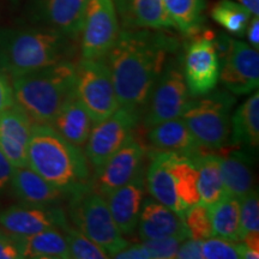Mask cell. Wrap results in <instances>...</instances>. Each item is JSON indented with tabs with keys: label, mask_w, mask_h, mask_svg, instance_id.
I'll list each match as a JSON object with an SVG mask.
<instances>
[{
	"label": "cell",
	"mask_w": 259,
	"mask_h": 259,
	"mask_svg": "<svg viewBox=\"0 0 259 259\" xmlns=\"http://www.w3.org/2000/svg\"><path fill=\"white\" fill-rule=\"evenodd\" d=\"M178 48L176 38L163 30L122 29L103 58L108 65L119 107L142 114L169 54Z\"/></svg>",
	"instance_id": "1"
},
{
	"label": "cell",
	"mask_w": 259,
	"mask_h": 259,
	"mask_svg": "<svg viewBox=\"0 0 259 259\" xmlns=\"http://www.w3.org/2000/svg\"><path fill=\"white\" fill-rule=\"evenodd\" d=\"M27 166L66 198L92 187L90 164L85 154L47 124H32Z\"/></svg>",
	"instance_id": "2"
},
{
	"label": "cell",
	"mask_w": 259,
	"mask_h": 259,
	"mask_svg": "<svg viewBox=\"0 0 259 259\" xmlns=\"http://www.w3.org/2000/svg\"><path fill=\"white\" fill-rule=\"evenodd\" d=\"M74 51V40L53 29H0V71L9 78L71 60Z\"/></svg>",
	"instance_id": "3"
},
{
	"label": "cell",
	"mask_w": 259,
	"mask_h": 259,
	"mask_svg": "<svg viewBox=\"0 0 259 259\" xmlns=\"http://www.w3.org/2000/svg\"><path fill=\"white\" fill-rule=\"evenodd\" d=\"M11 80L15 105L34 124L50 125L74 94L76 64L63 60Z\"/></svg>",
	"instance_id": "4"
},
{
	"label": "cell",
	"mask_w": 259,
	"mask_h": 259,
	"mask_svg": "<svg viewBox=\"0 0 259 259\" xmlns=\"http://www.w3.org/2000/svg\"><path fill=\"white\" fill-rule=\"evenodd\" d=\"M235 101L232 93L223 90H212L189 100L180 118L185 121L200 149L218 150L227 144Z\"/></svg>",
	"instance_id": "5"
},
{
	"label": "cell",
	"mask_w": 259,
	"mask_h": 259,
	"mask_svg": "<svg viewBox=\"0 0 259 259\" xmlns=\"http://www.w3.org/2000/svg\"><path fill=\"white\" fill-rule=\"evenodd\" d=\"M69 199V213L73 225L109 257L113 258L130 245L116 226L105 197L90 187L72 194Z\"/></svg>",
	"instance_id": "6"
},
{
	"label": "cell",
	"mask_w": 259,
	"mask_h": 259,
	"mask_svg": "<svg viewBox=\"0 0 259 259\" xmlns=\"http://www.w3.org/2000/svg\"><path fill=\"white\" fill-rule=\"evenodd\" d=\"M74 93L95 124L105 120L119 108L114 84L105 59H80L76 64Z\"/></svg>",
	"instance_id": "7"
},
{
	"label": "cell",
	"mask_w": 259,
	"mask_h": 259,
	"mask_svg": "<svg viewBox=\"0 0 259 259\" xmlns=\"http://www.w3.org/2000/svg\"><path fill=\"white\" fill-rule=\"evenodd\" d=\"M220 57V78L233 95L253 93L259 85V53L248 44L221 35L216 40Z\"/></svg>",
	"instance_id": "8"
},
{
	"label": "cell",
	"mask_w": 259,
	"mask_h": 259,
	"mask_svg": "<svg viewBox=\"0 0 259 259\" xmlns=\"http://www.w3.org/2000/svg\"><path fill=\"white\" fill-rule=\"evenodd\" d=\"M180 56L181 69L191 96L205 95L216 88L220 78V57L215 35L200 30L192 35Z\"/></svg>",
	"instance_id": "9"
},
{
	"label": "cell",
	"mask_w": 259,
	"mask_h": 259,
	"mask_svg": "<svg viewBox=\"0 0 259 259\" xmlns=\"http://www.w3.org/2000/svg\"><path fill=\"white\" fill-rule=\"evenodd\" d=\"M189 97L180 57L168 59L144 109L145 127L149 130L162 121L180 118Z\"/></svg>",
	"instance_id": "10"
},
{
	"label": "cell",
	"mask_w": 259,
	"mask_h": 259,
	"mask_svg": "<svg viewBox=\"0 0 259 259\" xmlns=\"http://www.w3.org/2000/svg\"><path fill=\"white\" fill-rule=\"evenodd\" d=\"M120 30L113 0H89L79 35L83 59H103Z\"/></svg>",
	"instance_id": "11"
},
{
	"label": "cell",
	"mask_w": 259,
	"mask_h": 259,
	"mask_svg": "<svg viewBox=\"0 0 259 259\" xmlns=\"http://www.w3.org/2000/svg\"><path fill=\"white\" fill-rule=\"evenodd\" d=\"M141 114L125 107H119L111 116L97 122L85 143V154L94 169L102 166L122 145L134 138V131Z\"/></svg>",
	"instance_id": "12"
},
{
	"label": "cell",
	"mask_w": 259,
	"mask_h": 259,
	"mask_svg": "<svg viewBox=\"0 0 259 259\" xmlns=\"http://www.w3.org/2000/svg\"><path fill=\"white\" fill-rule=\"evenodd\" d=\"M69 226L66 213L59 205L17 204L0 211V227L10 235L30 236L47 229Z\"/></svg>",
	"instance_id": "13"
},
{
	"label": "cell",
	"mask_w": 259,
	"mask_h": 259,
	"mask_svg": "<svg viewBox=\"0 0 259 259\" xmlns=\"http://www.w3.org/2000/svg\"><path fill=\"white\" fill-rule=\"evenodd\" d=\"M145 148L135 138L96 168L92 177V190L106 197L119 187L131 181L143 168Z\"/></svg>",
	"instance_id": "14"
},
{
	"label": "cell",
	"mask_w": 259,
	"mask_h": 259,
	"mask_svg": "<svg viewBox=\"0 0 259 259\" xmlns=\"http://www.w3.org/2000/svg\"><path fill=\"white\" fill-rule=\"evenodd\" d=\"M89 0H32L31 16L41 27L53 29L76 41Z\"/></svg>",
	"instance_id": "15"
},
{
	"label": "cell",
	"mask_w": 259,
	"mask_h": 259,
	"mask_svg": "<svg viewBox=\"0 0 259 259\" xmlns=\"http://www.w3.org/2000/svg\"><path fill=\"white\" fill-rule=\"evenodd\" d=\"M32 122L17 105L0 112V151L14 167L27 166Z\"/></svg>",
	"instance_id": "16"
},
{
	"label": "cell",
	"mask_w": 259,
	"mask_h": 259,
	"mask_svg": "<svg viewBox=\"0 0 259 259\" xmlns=\"http://www.w3.org/2000/svg\"><path fill=\"white\" fill-rule=\"evenodd\" d=\"M144 194V169H142L131 181L105 197L109 211L122 235L132 234L137 228Z\"/></svg>",
	"instance_id": "17"
},
{
	"label": "cell",
	"mask_w": 259,
	"mask_h": 259,
	"mask_svg": "<svg viewBox=\"0 0 259 259\" xmlns=\"http://www.w3.org/2000/svg\"><path fill=\"white\" fill-rule=\"evenodd\" d=\"M122 29H174L163 0H113Z\"/></svg>",
	"instance_id": "18"
},
{
	"label": "cell",
	"mask_w": 259,
	"mask_h": 259,
	"mask_svg": "<svg viewBox=\"0 0 259 259\" xmlns=\"http://www.w3.org/2000/svg\"><path fill=\"white\" fill-rule=\"evenodd\" d=\"M138 232L142 240L168 236L190 238L185 222L178 213L154 198L143 200L138 220Z\"/></svg>",
	"instance_id": "19"
},
{
	"label": "cell",
	"mask_w": 259,
	"mask_h": 259,
	"mask_svg": "<svg viewBox=\"0 0 259 259\" xmlns=\"http://www.w3.org/2000/svg\"><path fill=\"white\" fill-rule=\"evenodd\" d=\"M10 190L21 203L59 205L66 196L29 166L15 167Z\"/></svg>",
	"instance_id": "20"
},
{
	"label": "cell",
	"mask_w": 259,
	"mask_h": 259,
	"mask_svg": "<svg viewBox=\"0 0 259 259\" xmlns=\"http://www.w3.org/2000/svg\"><path fill=\"white\" fill-rule=\"evenodd\" d=\"M169 160L170 153L168 151H155L151 155L147 176H144L145 189L155 200L173 210L183 219L187 209L177 196L169 170Z\"/></svg>",
	"instance_id": "21"
},
{
	"label": "cell",
	"mask_w": 259,
	"mask_h": 259,
	"mask_svg": "<svg viewBox=\"0 0 259 259\" xmlns=\"http://www.w3.org/2000/svg\"><path fill=\"white\" fill-rule=\"evenodd\" d=\"M94 125L95 122L92 115L79 101L76 93L67 100L50 124L58 134L77 147L87 143Z\"/></svg>",
	"instance_id": "22"
},
{
	"label": "cell",
	"mask_w": 259,
	"mask_h": 259,
	"mask_svg": "<svg viewBox=\"0 0 259 259\" xmlns=\"http://www.w3.org/2000/svg\"><path fill=\"white\" fill-rule=\"evenodd\" d=\"M223 185L227 194L241 198L253 190L254 157L250 150H233L220 156Z\"/></svg>",
	"instance_id": "23"
},
{
	"label": "cell",
	"mask_w": 259,
	"mask_h": 259,
	"mask_svg": "<svg viewBox=\"0 0 259 259\" xmlns=\"http://www.w3.org/2000/svg\"><path fill=\"white\" fill-rule=\"evenodd\" d=\"M148 139L158 151L190 156L202 150L181 118L169 119L150 127Z\"/></svg>",
	"instance_id": "24"
},
{
	"label": "cell",
	"mask_w": 259,
	"mask_h": 259,
	"mask_svg": "<svg viewBox=\"0 0 259 259\" xmlns=\"http://www.w3.org/2000/svg\"><path fill=\"white\" fill-rule=\"evenodd\" d=\"M228 141L233 147L257 150L259 144V93L254 90L231 118Z\"/></svg>",
	"instance_id": "25"
},
{
	"label": "cell",
	"mask_w": 259,
	"mask_h": 259,
	"mask_svg": "<svg viewBox=\"0 0 259 259\" xmlns=\"http://www.w3.org/2000/svg\"><path fill=\"white\" fill-rule=\"evenodd\" d=\"M15 236V235H14ZM22 258L32 259H70L64 233L52 228L30 236H16Z\"/></svg>",
	"instance_id": "26"
},
{
	"label": "cell",
	"mask_w": 259,
	"mask_h": 259,
	"mask_svg": "<svg viewBox=\"0 0 259 259\" xmlns=\"http://www.w3.org/2000/svg\"><path fill=\"white\" fill-rule=\"evenodd\" d=\"M189 157L198 170L200 203L211 205L226 194L220 156L215 154H203L199 150Z\"/></svg>",
	"instance_id": "27"
},
{
	"label": "cell",
	"mask_w": 259,
	"mask_h": 259,
	"mask_svg": "<svg viewBox=\"0 0 259 259\" xmlns=\"http://www.w3.org/2000/svg\"><path fill=\"white\" fill-rule=\"evenodd\" d=\"M169 170L178 198L186 209L200 203L198 170L189 156L170 153Z\"/></svg>",
	"instance_id": "28"
},
{
	"label": "cell",
	"mask_w": 259,
	"mask_h": 259,
	"mask_svg": "<svg viewBox=\"0 0 259 259\" xmlns=\"http://www.w3.org/2000/svg\"><path fill=\"white\" fill-rule=\"evenodd\" d=\"M212 233L219 238L240 241V200L231 194L209 205Z\"/></svg>",
	"instance_id": "29"
},
{
	"label": "cell",
	"mask_w": 259,
	"mask_h": 259,
	"mask_svg": "<svg viewBox=\"0 0 259 259\" xmlns=\"http://www.w3.org/2000/svg\"><path fill=\"white\" fill-rule=\"evenodd\" d=\"M164 9L174 29L185 36L202 30L205 0H163Z\"/></svg>",
	"instance_id": "30"
},
{
	"label": "cell",
	"mask_w": 259,
	"mask_h": 259,
	"mask_svg": "<svg viewBox=\"0 0 259 259\" xmlns=\"http://www.w3.org/2000/svg\"><path fill=\"white\" fill-rule=\"evenodd\" d=\"M210 15L213 21L229 34L242 37L252 14L235 0H220L212 6Z\"/></svg>",
	"instance_id": "31"
},
{
	"label": "cell",
	"mask_w": 259,
	"mask_h": 259,
	"mask_svg": "<svg viewBox=\"0 0 259 259\" xmlns=\"http://www.w3.org/2000/svg\"><path fill=\"white\" fill-rule=\"evenodd\" d=\"M240 200V241L259 252V198L258 191L251 190Z\"/></svg>",
	"instance_id": "32"
},
{
	"label": "cell",
	"mask_w": 259,
	"mask_h": 259,
	"mask_svg": "<svg viewBox=\"0 0 259 259\" xmlns=\"http://www.w3.org/2000/svg\"><path fill=\"white\" fill-rule=\"evenodd\" d=\"M202 258L205 259H258L259 252L248 248L242 241H231L216 236L202 240Z\"/></svg>",
	"instance_id": "33"
},
{
	"label": "cell",
	"mask_w": 259,
	"mask_h": 259,
	"mask_svg": "<svg viewBox=\"0 0 259 259\" xmlns=\"http://www.w3.org/2000/svg\"><path fill=\"white\" fill-rule=\"evenodd\" d=\"M69 247L70 257L73 259H106L109 255L96 245L88 236H85L77 228L67 226L63 229Z\"/></svg>",
	"instance_id": "34"
},
{
	"label": "cell",
	"mask_w": 259,
	"mask_h": 259,
	"mask_svg": "<svg viewBox=\"0 0 259 259\" xmlns=\"http://www.w3.org/2000/svg\"><path fill=\"white\" fill-rule=\"evenodd\" d=\"M183 220L185 222L187 231H189L190 238L204 240V239L213 236L209 205L198 203L191 206L186 210Z\"/></svg>",
	"instance_id": "35"
},
{
	"label": "cell",
	"mask_w": 259,
	"mask_h": 259,
	"mask_svg": "<svg viewBox=\"0 0 259 259\" xmlns=\"http://www.w3.org/2000/svg\"><path fill=\"white\" fill-rule=\"evenodd\" d=\"M185 239L180 236H168L162 239L143 240L144 247L149 251L151 259H173L176 258L179 245Z\"/></svg>",
	"instance_id": "36"
},
{
	"label": "cell",
	"mask_w": 259,
	"mask_h": 259,
	"mask_svg": "<svg viewBox=\"0 0 259 259\" xmlns=\"http://www.w3.org/2000/svg\"><path fill=\"white\" fill-rule=\"evenodd\" d=\"M21 248H19L17 238L4 233L0 236V259H21Z\"/></svg>",
	"instance_id": "37"
},
{
	"label": "cell",
	"mask_w": 259,
	"mask_h": 259,
	"mask_svg": "<svg viewBox=\"0 0 259 259\" xmlns=\"http://www.w3.org/2000/svg\"><path fill=\"white\" fill-rule=\"evenodd\" d=\"M176 258L200 259L202 258V240L187 238L179 245Z\"/></svg>",
	"instance_id": "38"
},
{
	"label": "cell",
	"mask_w": 259,
	"mask_h": 259,
	"mask_svg": "<svg viewBox=\"0 0 259 259\" xmlns=\"http://www.w3.org/2000/svg\"><path fill=\"white\" fill-rule=\"evenodd\" d=\"M15 105L14 90L10 78L6 74L0 71V112L5 111Z\"/></svg>",
	"instance_id": "39"
},
{
	"label": "cell",
	"mask_w": 259,
	"mask_h": 259,
	"mask_svg": "<svg viewBox=\"0 0 259 259\" xmlns=\"http://www.w3.org/2000/svg\"><path fill=\"white\" fill-rule=\"evenodd\" d=\"M14 168V164L0 151V198L10 189Z\"/></svg>",
	"instance_id": "40"
},
{
	"label": "cell",
	"mask_w": 259,
	"mask_h": 259,
	"mask_svg": "<svg viewBox=\"0 0 259 259\" xmlns=\"http://www.w3.org/2000/svg\"><path fill=\"white\" fill-rule=\"evenodd\" d=\"M113 258L119 259H151L149 251L144 247L143 244L141 245H128L124 250L119 251L118 253L113 255Z\"/></svg>",
	"instance_id": "41"
},
{
	"label": "cell",
	"mask_w": 259,
	"mask_h": 259,
	"mask_svg": "<svg viewBox=\"0 0 259 259\" xmlns=\"http://www.w3.org/2000/svg\"><path fill=\"white\" fill-rule=\"evenodd\" d=\"M245 35L247 36L248 45L258 51L259 48V18L258 16H252L246 28Z\"/></svg>",
	"instance_id": "42"
},
{
	"label": "cell",
	"mask_w": 259,
	"mask_h": 259,
	"mask_svg": "<svg viewBox=\"0 0 259 259\" xmlns=\"http://www.w3.org/2000/svg\"><path fill=\"white\" fill-rule=\"evenodd\" d=\"M235 2L245 6L252 16H259V0H235Z\"/></svg>",
	"instance_id": "43"
},
{
	"label": "cell",
	"mask_w": 259,
	"mask_h": 259,
	"mask_svg": "<svg viewBox=\"0 0 259 259\" xmlns=\"http://www.w3.org/2000/svg\"><path fill=\"white\" fill-rule=\"evenodd\" d=\"M3 234H4V232H3V229H2V228H0V236H2Z\"/></svg>",
	"instance_id": "44"
}]
</instances>
